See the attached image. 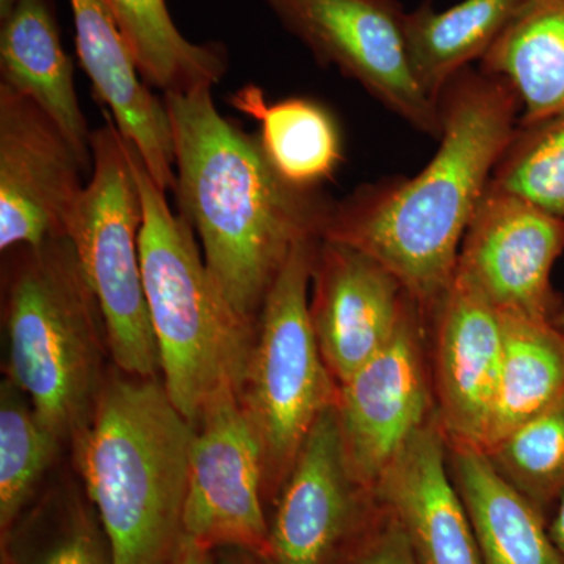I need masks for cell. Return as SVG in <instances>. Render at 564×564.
Here are the masks:
<instances>
[{
  "label": "cell",
  "instance_id": "21",
  "mask_svg": "<svg viewBox=\"0 0 564 564\" xmlns=\"http://www.w3.org/2000/svg\"><path fill=\"white\" fill-rule=\"evenodd\" d=\"M478 68L510 85L521 124L564 110V0H525Z\"/></svg>",
  "mask_w": 564,
  "mask_h": 564
},
{
  "label": "cell",
  "instance_id": "10",
  "mask_svg": "<svg viewBox=\"0 0 564 564\" xmlns=\"http://www.w3.org/2000/svg\"><path fill=\"white\" fill-rule=\"evenodd\" d=\"M265 464L261 437L234 386L221 389L195 425L184 508V533L212 547L265 555L270 524L262 507Z\"/></svg>",
  "mask_w": 564,
  "mask_h": 564
},
{
  "label": "cell",
  "instance_id": "30",
  "mask_svg": "<svg viewBox=\"0 0 564 564\" xmlns=\"http://www.w3.org/2000/svg\"><path fill=\"white\" fill-rule=\"evenodd\" d=\"M172 564H215V560L212 558L210 549L184 536Z\"/></svg>",
  "mask_w": 564,
  "mask_h": 564
},
{
  "label": "cell",
  "instance_id": "29",
  "mask_svg": "<svg viewBox=\"0 0 564 564\" xmlns=\"http://www.w3.org/2000/svg\"><path fill=\"white\" fill-rule=\"evenodd\" d=\"M348 564H421L415 558L406 534L388 511L381 508V519L372 534L362 541Z\"/></svg>",
  "mask_w": 564,
  "mask_h": 564
},
{
  "label": "cell",
  "instance_id": "12",
  "mask_svg": "<svg viewBox=\"0 0 564 564\" xmlns=\"http://www.w3.org/2000/svg\"><path fill=\"white\" fill-rule=\"evenodd\" d=\"M85 173L58 126L28 96L0 85V250L66 236Z\"/></svg>",
  "mask_w": 564,
  "mask_h": 564
},
{
  "label": "cell",
  "instance_id": "14",
  "mask_svg": "<svg viewBox=\"0 0 564 564\" xmlns=\"http://www.w3.org/2000/svg\"><path fill=\"white\" fill-rule=\"evenodd\" d=\"M311 288L315 337L329 372L343 386L392 339L410 295L372 256L323 237Z\"/></svg>",
  "mask_w": 564,
  "mask_h": 564
},
{
  "label": "cell",
  "instance_id": "34",
  "mask_svg": "<svg viewBox=\"0 0 564 564\" xmlns=\"http://www.w3.org/2000/svg\"><path fill=\"white\" fill-rule=\"evenodd\" d=\"M555 325L564 332V306L563 310L560 311L558 317L555 318Z\"/></svg>",
  "mask_w": 564,
  "mask_h": 564
},
{
  "label": "cell",
  "instance_id": "13",
  "mask_svg": "<svg viewBox=\"0 0 564 564\" xmlns=\"http://www.w3.org/2000/svg\"><path fill=\"white\" fill-rule=\"evenodd\" d=\"M372 494L356 484L345 456L336 404L304 437L270 524V564H329L361 524Z\"/></svg>",
  "mask_w": 564,
  "mask_h": 564
},
{
  "label": "cell",
  "instance_id": "26",
  "mask_svg": "<svg viewBox=\"0 0 564 564\" xmlns=\"http://www.w3.org/2000/svg\"><path fill=\"white\" fill-rule=\"evenodd\" d=\"M485 452L497 470L547 518L564 494V392Z\"/></svg>",
  "mask_w": 564,
  "mask_h": 564
},
{
  "label": "cell",
  "instance_id": "1",
  "mask_svg": "<svg viewBox=\"0 0 564 564\" xmlns=\"http://www.w3.org/2000/svg\"><path fill=\"white\" fill-rule=\"evenodd\" d=\"M437 106L432 161L334 202L323 234L377 259L426 321L455 280L464 234L521 120L510 85L473 66L448 82Z\"/></svg>",
  "mask_w": 564,
  "mask_h": 564
},
{
  "label": "cell",
  "instance_id": "4",
  "mask_svg": "<svg viewBox=\"0 0 564 564\" xmlns=\"http://www.w3.org/2000/svg\"><path fill=\"white\" fill-rule=\"evenodd\" d=\"M128 147L143 209L141 274L163 384L195 426L221 389L239 391L258 323L234 313L212 280L191 223L170 209L166 192Z\"/></svg>",
  "mask_w": 564,
  "mask_h": 564
},
{
  "label": "cell",
  "instance_id": "11",
  "mask_svg": "<svg viewBox=\"0 0 564 564\" xmlns=\"http://www.w3.org/2000/svg\"><path fill=\"white\" fill-rule=\"evenodd\" d=\"M563 251V217L489 182L464 234L456 273L500 314L555 322L564 304L552 269Z\"/></svg>",
  "mask_w": 564,
  "mask_h": 564
},
{
  "label": "cell",
  "instance_id": "19",
  "mask_svg": "<svg viewBox=\"0 0 564 564\" xmlns=\"http://www.w3.org/2000/svg\"><path fill=\"white\" fill-rule=\"evenodd\" d=\"M447 463L481 564H564L547 518L497 470L484 448L447 440Z\"/></svg>",
  "mask_w": 564,
  "mask_h": 564
},
{
  "label": "cell",
  "instance_id": "17",
  "mask_svg": "<svg viewBox=\"0 0 564 564\" xmlns=\"http://www.w3.org/2000/svg\"><path fill=\"white\" fill-rule=\"evenodd\" d=\"M69 3L77 55L96 99L109 111L124 140L139 152L155 184L163 192H174L176 159L165 102L141 76L131 47L101 0Z\"/></svg>",
  "mask_w": 564,
  "mask_h": 564
},
{
  "label": "cell",
  "instance_id": "16",
  "mask_svg": "<svg viewBox=\"0 0 564 564\" xmlns=\"http://www.w3.org/2000/svg\"><path fill=\"white\" fill-rule=\"evenodd\" d=\"M395 519L421 564H481L473 525L447 463V436L434 417L389 464L372 492Z\"/></svg>",
  "mask_w": 564,
  "mask_h": 564
},
{
  "label": "cell",
  "instance_id": "32",
  "mask_svg": "<svg viewBox=\"0 0 564 564\" xmlns=\"http://www.w3.org/2000/svg\"><path fill=\"white\" fill-rule=\"evenodd\" d=\"M549 534H551L552 543L555 544L556 551L562 555L564 562V494L556 502L554 511H552L551 522H547Z\"/></svg>",
  "mask_w": 564,
  "mask_h": 564
},
{
  "label": "cell",
  "instance_id": "20",
  "mask_svg": "<svg viewBox=\"0 0 564 564\" xmlns=\"http://www.w3.org/2000/svg\"><path fill=\"white\" fill-rule=\"evenodd\" d=\"M525 0H462L447 10L432 2L404 13V39L415 79L437 102L448 82L491 51Z\"/></svg>",
  "mask_w": 564,
  "mask_h": 564
},
{
  "label": "cell",
  "instance_id": "31",
  "mask_svg": "<svg viewBox=\"0 0 564 564\" xmlns=\"http://www.w3.org/2000/svg\"><path fill=\"white\" fill-rule=\"evenodd\" d=\"M215 564H270L261 552L245 547H220Z\"/></svg>",
  "mask_w": 564,
  "mask_h": 564
},
{
  "label": "cell",
  "instance_id": "22",
  "mask_svg": "<svg viewBox=\"0 0 564 564\" xmlns=\"http://www.w3.org/2000/svg\"><path fill=\"white\" fill-rule=\"evenodd\" d=\"M231 102L261 122L262 150L285 181L296 187L321 188L323 182L333 180L344 161V140L328 107L310 98L269 104L258 87L242 88Z\"/></svg>",
  "mask_w": 564,
  "mask_h": 564
},
{
  "label": "cell",
  "instance_id": "15",
  "mask_svg": "<svg viewBox=\"0 0 564 564\" xmlns=\"http://www.w3.org/2000/svg\"><path fill=\"white\" fill-rule=\"evenodd\" d=\"M429 325L434 402L445 436L481 447L499 391L502 317L456 273Z\"/></svg>",
  "mask_w": 564,
  "mask_h": 564
},
{
  "label": "cell",
  "instance_id": "5",
  "mask_svg": "<svg viewBox=\"0 0 564 564\" xmlns=\"http://www.w3.org/2000/svg\"><path fill=\"white\" fill-rule=\"evenodd\" d=\"M7 273L9 375L61 440L90 417L107 348L101 310L68 236L14 248Z\"/></svg>",
  "mask_w": 564,
  "mask_h": 564
},
{
  "label": "cell",
  "instance_id": "9",
  "mask_svg": "<svg viewBox=\"0 0 564 564\" xmlns=\"http://www.w3.org/2000/svg\"><path fill=\"white\" fill-rule=\"evenodd\" d=\"M426 325L421 307L408 300L392 339L339 386L345 456L356 484L369 494L411 437L437 415Z\"/></svg>",
  "mask_w": 564,
  "mask_h": 564
},
{
  "label": "cell",
  "instance_id": "7",
  "mask_svg": "<svg viewBox=\"0 0 564 564\" xmlns=\"http://www.w3.org/2000/svg\"><path fill=\"white\" fill-rule=\"evenodd\" d=\"M93 172L70 215L66 236L101 310L107 350L121 373L161 372L140 262L143 220L139 184L109 111L91 133Z\"/></svg>",
  "mask_w": 564,
  "mask_h": 564
},
{
  "label": "cell",
  "instance_id": "23",
  "mask_svg": "<svg viewBox=\"0 0 564 564\" xmlns=\"http://www.w3.org/2000/svg\"><path fill=\"white\" fill-rule=\"evenodd\" d=\"M503 356L499 391L481 448L540 414L564 392V332L555 322L500 314Z\"/></svg>",
  "mask_w": 564,
  "mask_h": 564
},
{
  "label": "cell",
  "instance_id": "3",
  "mask_svg": "<svg viewBox=\"0 0 564 564\" xmlns=\"http://www.w3.org/2000/svg\"><path fill=\"white\" fill-rule=\"evenodd\" d=\"M77 459L113 564H172L184 540L195 426L155 378L104 380Z\"/></svg>",
  "mask_w": 564,
  "mask_h": 564
},
{
  "label": "cell",
  "instance_id": "2",
  "mask_svg": "<svg viewBox=\"0 0 564 564\" xmlns=\"http://www.w3.org/2000/svg\"><path fill=\"white\" fill-rule=\"evenodd\" d=\"M172 122L180 214L198 236L218 291L245 322L258 323L296 243L321 239L334 199L291 184L258 135L226 120L212 87L163 93Z\"/></svg>",
  "mask_w": 564,
  "mask_h": 564
},
{
  "label": "cell",
  "instance_id": "28",
  "mask_svg": "<svg viewBox=\"0 0 564 564\" xmlns=\"http://www.w3.org/2000/svg\"><path fill=\"white\" fill-rule=\"evenodd\" d=\"M9 564H113L109 543L104 544L84 513H69L57 529Z\"/></svg>",
  "mask_w": 564,
  "mask_h": 564
},
{
  "label": "cell",
  "instance_id": "33",
  "mask_svg": "<svg viewBox=\"0 0 564 564\" xmlns=\"http://www.w3.org/2000/svg\"><path fill=\"white\" fill-rule=\"evenodd\" d=\"M20 2L21 0H0V20L9 17L14 7H17Z\"/></svg>",
  "mask_w": 564,
  "mask_h": 564
},
{
  "label": "cell",
  "instance_id": "6",
  "mask_svg": "<svg viewBox=\"0 0 564 564\" xmlns=\"http://www.w3.org/2000/svg\"><path fill=\"white\" fill-rule=\"evenodd\" d=\"M321 239L296 243L274 280L239 388L240 402L261 437L265 489L282 485L304 437L339 393L311 318L310 288Z\"/></svg>",
  "mask_w": 564,
  "mask_h": 564
},
{
  "label": "cell",
  "instance_id": "8",
  "mask_svg": "<svg viewBox=\"0 0 564 564\" xmlns=\"http://www.w3.org/2000/svg\"><path fill=\"white\" fill-rule=\"evenodd\" d=\"M282 28L322 66L358 82L395 117L440 139V106L421 87L404 39L397 0H265Z\"/></svg>",
  "mask_w": 564,
  "mask_h": 564
},
{
  "label": "cell",
  "instance_id": "25",
  "mask_svg": "<svg viewBox=\"0 0 564 564\" xmlns=\"http://www.w3.org/2000/svg\"><path fill=\"white\" fill-rule=\"evenodd\" d=\"M61 437L47 429L13 381L0 391V524L7 530L31 499L58 451Z\"/></svg>",
  "mask_w": 564,
  "mask_h": 564
},
{
  "label": "cell",
  "instance_id": "18",
  "mask_svg": "<svg viewBox=\"0 0 564 564\" xmlns=\"http://www.w3.org/2000/svg\"><path fill=\"white\" fill-rule=\"evenodd\" d=\"M0 22V85L32 99L58 126L88 172L93 132L80 109L54 6L51 0H21Z\"/></svg>",
  "mask_w": 564,
  "mask_h": 564
},
{
  "label": "cell",
  "instance_id": "24",
  "mask_svg": "<svg viewBox=\"0 0 564 564\" xmlns=\"http://www.w3.org/2000/svg\"><path fill=\"white\" fill-rule=\"evenodd\" d=\"M131 47L141 76L163 93L214 87L228 69V54L218 43L185 39L165 0H101Z\"/></svg>",
  "mask_w": 564,
  "mask_h": 564
},
{
  "label": "cell",
  "instance_id": "27",
  "mask_svg": "<svg viewBox=\"0 0 564 564\" xmlns=\"http://www.w3.org/2000/svg\"><path fill=\"white\" fill-rule=\"evenodd\" d=\"M491 184L564 218V110L544 120L519 122Z\"/></svg>",
  "mask_w": 564,
  "mask_h": 564
}]
</instances>
